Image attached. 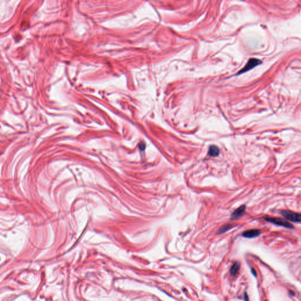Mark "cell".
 <instances>
[{
	"label": "cell",
	"instance_id": "5b68a950",
	"mask_svg": "<svg viewBox=\"0 0 301 301\" xmlns=\"http://www.w3.org/2000/svg\"><path fill=\"white\" fill-rule=\"evenodd\" d=\"M261 232L258 229H250L244 232L242 234V236L247 238H253L260 235Z\"/></svg>",
	"mask_w": 301,
	"mask_h": 301
},
{
	"label": "cell",
	"instance_id": "52a82bcc",
	"mask_svg": "<svg viewBox=\"0 0 301 301\" xmlns=\"http://www.w3.org/2000/svg\"><path fill=\"white\" fill-rule=\"evenodd\" d=\"M240 268V263L239 262L236 261L234 263L230 269V274L232 276H234L239 271Z\"/></svg>",
	"mask_w": 301,
	"mask_h": 301
},
{
	"label": "cell",
	"instance_id": "ba28073f",
	"mask_svg": "<svg viewBox=\"0 0 301 301\" xmlns=\"http://www.w3.org/2000/svg\"><path fill=\"white\" fill-rule=\"evenodd\" d=\"M231 228H232V226H231V225H225L224 226H223V228H221L220 229V231H219V232H218V234H223V233L225 232L226 231H228L229 229H231Z\"/></svg>",
	"mask_w": 301,
	"mask_h": 301
},
{
	"label": "cell",
	"instance_id": "9c48e42d",
	"mask_svg": "<svg viewBox=\"0 0 301 301\" xmlns=\"http://www.w3.org/2000/svg\"><path fill=\"white\" fill-rule=\"evenodd\" d=\"M251 272H252V275H253V276H255V277H256L257 274H256V271H255V269L254 268H252V269H251Z\"/></svg>",
	"mask_w": 301,
	"mask_h": 301
},
{
	"label": "cell",
	"instance_id": "8992f818",
	"mask_svg": "<svg viewBox=\"0 0 301 301\" xmlns=\"http://www.w3.org/2000/svg\"><path fill=\"white\" fill-rule=\"evenodd\" d=\"M220 153V148L214 145L210 146L208 151V155L212 157H216L219 155Z\"/></svg>",
	"mask_w": 301,
	"mask_h": 301
},
{
	"label": "cell",
	"instance_id": "6da1fadb",
	"mask_svg": "<svg viewBox=\"0 0 301 301\" xmlns=\"http://www.w3.org/2000/svg\"><path fill=\"white\" fill-rule=\"evenodd\" d=\"M263 219L269 223H273L275 225H279V226H282L285 228H289V229H293L294 226L288 221L284 219H281L279 218H275V217H271L268 216H266L263 217Z\"/></svg>",
	"mask_w": 301,
	"mask_h": 301
},
{
	"label": "cell",
	"instance_id": "7a4b0ae2",
	"mask_svg": "<svg viewBox=\"0 0 301 301\" xmlns=\"http://www.w3.org/2000/svg\"><path fill=\"white\" fill-rule=\"evenodd\" d=\"M281 214L286 219L293 223H300L301 220V215L288 210H283L281 212Z\"/></svg>",
	"mask_w": 301,
	"mask_h": 301
},
{
	"label": "cell",
	"instance_id": "277c9868",
	"mask_svg": "<svg viewBox=\"0 0 301 301\" xmlns=\"http://www.w3.org/2000/svg\"><path fill=\"white\" fill-rule=\"evenodd\" d=\"M245 209H246V206L245 205H243L239 207V208H238L232 213V214L231 215V219L232 220H236V219L239 218L240 217H241L243 215V213L245 211Z\"/></svg>",
	"mask_w": 301,
	"mask_h": 301
},
{
	"label": "cell",
	"instance_id": "3957f363",
	"mask_svg": "<svg viewBox=\"0 0 301 301\" xmlns=\"http://www.w3.org/2000/svg\"><path fill=\"white\" fill-rule=\"evenodd\" d=\"M261 63H262L261 61L257 59V58H250L247 64L238 73V74L239 75V74H243L244 72H246L249 70L252 69V68H253L256 66L261 64Z\"/></svg>",
	"mask_w": 301,
	"mask_h": 301
},
{
	"label": "cell",
	"instance_id": "30bf717a",
	"mask_svg": "<svg viewBox=\"0 0 301 301\" xmlns=\"http://www.w3.org/2000/svg\"><path fill=\"white\" fill-rule=\"evenodd\" d=\"M244 299L245 301H249L248 296L246 292L244 293Z\"/></svg>",
	"mask_w": 301,
	"mask_h": 301
}]
</instances>
